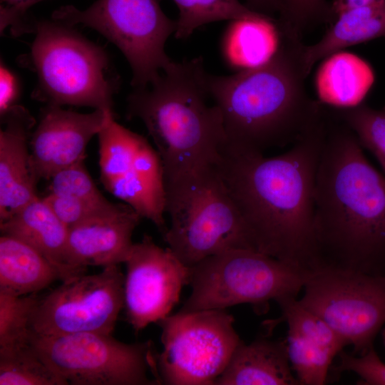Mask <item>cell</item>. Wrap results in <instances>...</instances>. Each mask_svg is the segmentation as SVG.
Segmentation results:
<instances>
[{
    "label": "cell",
    "instance_id": "6da1fadb",
    "mask_svg": "<svg viewBox=\"0 0 385 385\" xmlns=\"http://www.w3.org/2000/svg\"><path fill=\"white\" fill-rule=\"evenodd\" d=\"M284 153H263L225 141L215 166L255 250L309 270L319 262L314 234V184L328 112Z\"/></svg>",
    "mask_w": 385,
    "mask_h": 385
},
{
    "label": "cell",
    "instance_id": "7a4b0ae2",
    "mask_svg": "<svg viewBox=\"0 0 385 385\" xmlns=\"http://www.w3.org/2000/svg\"><path fill=\"white\" fill-rule=\"evenodd\" d=\"M314 198L320 262L370 273L385 260V176L370 164L355 133L332 107Z\"/></svg>",
    "mask_w": 385,
    "mask_h": 385
},
{
    "label": "cell",
    "instance_id": "3957f363",
    "mask_svg": "<svg viewBox=\"0 0 385 385\" xmlns=\"http://www.w3.org/2000/svg\"><path fill=\"white\" fill-rule=\"evenodd\" d=\"M277 29V48L264 63L230 76L207 75L229 144L263 152L294 143L322 113L324 104L312 100L305 86L302 36Z\"/></svg>",
    "mask_w": 385,
    "mask_h": 385
},
{
    "label": "cell",
    "instance_id": "277c9868",
    "mask_svg": "<svg viewBox=\"0 0 385 385\" xmlns=\"http://www.w3.org/2000/svg\"><path fill=\"white\" fill-rule=\"evenodd\" d=\"M207 73L202 57L173 61L128 96L129 115L144 123L156 146L165 188L214 164L225 141L220 111L207 101Z\"/></svg>",
    "mask_w": 385,
    "mask_h": 385
},
{
    "label": "cell",
    "instance_id": "5b68a950",
    "mask_svg": "<svg viewBox=\"0 0 385 385\" xmlns=\"http://www.w3.org/2000/svg\"><path fill=\"white\" fill-rule=\"evenodd\" d=\"M165 195L170 226L163 240L187 267L230 250H255L215 163L166 187Z\"/></svg>",
    "mask_w": 385,
    "mask_h": 385
},
{
    "label": "cell",
    "instance_id": "8992f818",
    "mask_svg": "<svg viewBox=\"0 0 385 385\" xmlns=\"http://www.w3.org/2000/svg\"><path fill=\"white\" fill-rule=\"evenodd\" d=\"M28 58L37 76L33 96L38 101L113 113L116 82L108 76L107 54L71 26L38 22Z\"/></svg>",
    "mask_w": 385,
    "mask_h": 385
},
{
    "label": "cell",
    "instance_id": "52a82bcc",
    "mask_svg": "<svg viewBox=\"0 0 385 385\" xmlns=\"http://www.w3.org/2000/svg\"><path fill=\"white\" fill-rule=\"evenodd\" d=\"M307 270L252 249L225 251L190 267L191 293L180 312L265 308L271 300L297 297Z\"/></svg>",
    "mask_w": 385,
    "mask_h": 385
},
{
    "label": "cell",
    "instance_id": "ba28073f",
    "mask_svg": "<svg viewBox=\"0 0 385 385\" xmlns=\"http://www.w3.org/2000/svg\"><path fill=\"white\" fill-rule=\"evenodd\" d=\"M55 21L95 29L114 43L132 69L131 85L143 88L172 63L165 51L176 21L169 19L157 0H98L85 10L66 6L56 10Z\"/></svg>",
    "mask_w": 385,
    "mask_h": 385
},
{
    "label": "cell",
    "instance_id": "9c48e42d",
    "mask_svg": "<svg viewBox=\"0 0 385 385\" xmlns=\"http://www.w3.org/2000/svg\"><path fill=\"white\" fill-rule=\"evenodd\" d=\"M225 309L170 314L158 324L163 350L154 354L158 384L214 385L241 339Z\"/></svg>",
    "mask_w": 385,
    "mask_h": 385
},
{
    "label": "cell",
    "instance_id": "30bf717a",
    "mask_svg": "<svg viewBox=\"0 0 385 385\" xmlns=\"http://www.w3.org/2000/svg\"><path fill=\"white\" fill-rule=\"evenodd\" d=\"M299 302L359 354L385 324V275L319 262L306 272Z\"/></svg>",
    "mask_w": 385,
    "mask_h": 385
},
{
    "label": "cell",
    "instance_id": "8fae6325",
    "mask_svg": "<svg viewBox=\"0 0 385 385\" xmlns=\"http://www.w3.org/2000/svg\"><path fill=\"white\" fill-rule=\"evenodd\" d=\"M31 344L43 361L68 384H156L150 342L127 344L111 334L84 332L61 335L32 333Z\"/></svg>",
    "mask_w": 385,
    "mask_h": 385
},
{
    "label": "cell",
    "instance_id": "7c38bea8",
    "mask_svg": "<svg viewBox=\"0 0 385 385\" xmlns=\"http://www.w3.org/2000/svg\"><path fill=\"white\" fill-rule=\"evenodd\" d=\"M125 275L118 265L80 274L38 298L31 319L33 333L111 334L124 307Z\"/></svg>",
    "mask_w": 385,
    "mask_h": 385
},
{
    "label": "cell",
    "instance_id": "4fadbf2b",
    "mask_svg": "<svg viewBox=\"0 0 385 385\" xmlns=\"http://www.w3.org/2000/svg\"><path fill=\"white\" fill-rule=\"evenodd\" d=\"M125 264L124 308L128 323L139 332L170 315L183 287L190 284V267L148 235L133 244Z\"/></svg>",
    "mask_w": 385,
    "mask_h": 385
},
{
    "label": "cell",
    "instance_id": "5bb4252c",
    "mask_svg": "<svg viewBox=\"0 0 385 385\" xmlns=\"http://www.w3.org/2000/svg\"><path fill=\"white\" fill-rule=\"evenodd\" d=\"M113 113L96 109L88 113L47 105L30 138V162L36 183L86 158L91 139L102 130Z\"/></svg>",
    "mask_w": 385,
    "mask_h": 385
},
{
    "label": "cell",
    "instance_id": "9a60e30c",
    "mask_svg": "<svg viewBox=\"0 0 385 385\" xmlns=\"http://www.w3.org/2000/svg\"><path fill=\"white\" fill-rule=\"evenodd\" d=\"M143 217L125 203L118 211L68 228L67 261L79 274L88 266L125 263L134 243L132 235Z\"/></svg>",
    "mask_w": 385,
    "mask_h": 385
},
{
    "label": "cell",
    "instance_id": "2e32d148",
    "mask_svg": "<svg viewBox=\"0 0 385 385\" xmlns=\"http://www.w3.org/2000/svg\"><path fill=\"white\" fill-rule=\"evenodd\" d=\"M1 121L0 222L38 197L29 143L35 119L26 108L16 104L1 115Z\"/></svg>",
    "mask_w": 385,
    "mask_h": 385
},
{
    "label": "cell",
    "instance_id": "e0dca14e",
    "mask_svg": "<svg viewBox=\"0 0 385 385\" xmlns=\"http://www.w3.org/2000/svg\"><path fill=\"white\" fill-rule=\"evenodd\" d=\"M150 220L163 235L168 230L164 215L166 195L159 154L143 136L132 163L106 188Z\"/></svg>",
    "mask_w": 385,
    "mask_h": 385
},
{
    "label": "cell",
    "instance_id": "ac0fdd59",
    "mask_svg": "<svg viewBox=\"0 0 385 385\" xmlns=\"http://www.w3.org/2000/svg\"><path fill=\"white\" fill-rule=\"evenodd\" d=\"M0 229L1 234L16 237L43 255L58 269L62 282L80 275L67 261L68 227L43 197L0 222Z\"/></svg>",
    "mask_w": 385,
    "mask_h": 385
},
{
    "label": "cell",
    "instance_id": "d6986e66",
    "mask_svg": "<svg viewBox=\"0 0 385 385\" xmlns=\"http://www.w3.org/2000/svg\"><path fill=\"white\" fill-rule=\"evenodd\" d=\"M215 385H297L286 339L258 338L235 349Z\"/></svg>",
    "mask_w": 385,
    "mask_h": 385
},
{
    "label": "cell",
    "instance_id": "ffe728a7",
    "mask_svg": "<svg viewBox=\"0 0 385 385\" xmlns=\"http://www.w3.org/2000/svg\"><path fill=\"white\" fill-rule=\"evenodd\" d=\"M385 38V1L339 14L316 43L304 46V61L309 74L319 60L345 47Z\"/></svg>",
    "mask_w": 385,
    "mask_h": 385
},
{
    "label": "cell",
    "instance_id": "44dd1931",
    "mask_svg": "<svg viewBox=\"0 0 385 385\" xmlns=\"http://www.w3.org/2000/svg\"><path fill=\"white\" fill-rule=\"evenodd\" d=\"M374 81L371 66L360 57L338 51L320 66L316 76L319 101L334 108H351L362 103Z\"/></svg>",
    "mask_w": 385,
    "mask_h": 385
},
{
    "label": "cell",
    "instance_id": "7402d4cb",
    "mask_svg": "<svg viewBox=\"0 0 385 385\" xmlns=\"http://www.w3.org/2000/svg\"><path fill=\"white\" fill-rule=\"evenodd\" d=\"M56 279H61L59 271L38 251L16 237L1 235L0 292L33 294Z\"/></svg>",
    "mask_w": 385,
    "mask_h": 385
},
{
    "label": "cell",
    "instance_id": "603a6c76",
    "mask_svg": "<svg viewBox=\"0 0 385 385\" xmlns=\"http://www.w3.org/2000/svg\"><path fill=\"white\" fill-rule=\"evenodd\" d=\"M277 21L274 18L232 21L223 43L227 61L242 69L266 62L279 43Z\"/></svg>",
    "mask_w": 385,
    "mask_h": 385
},
{
    "label": "cell",
    "instance_id": "cb8c5ba5",
    "mask_svg": "<svg viewBox=\"0 0 385 385\" xmlns=\"http://www.w3.org/2000/svg\"><path fill=\"white\" fill-rule=\"evenodd\" d=\"M179 10L175 36L186 38L205 24L223 20L273 18L255 11L239 0H173Z\"/></svg>",
    "mask_w": 385,
    "mask_h": 385
},
{
    "label": "cell",
    "instance_id": "d4e9b609",
    "mask_svg": "<svg viewBox=\"0 0 385 385\" xmlns=\"http://www.w3.org/2000/svg\"><path fill=\"white\" fill-rule=\"evenodd\" d=\"M0 385H68L31 344L0 348Z\"/></svg>",
    "mask_w": 385,
    "mask_h": 385
},
{
    "label": "cell",
    "instance_id": "484cf974",
    "mask_svg": "<svg viewBox=\"0 0 385 385\" xmlns=\"http://www.w3.org/2000/svg\"><path fill=\"white\" fill-rule=\"evenodd\" d=\"M98 136L101 180L106 188L132 163L143 136L118 123L113 116Z\"/></svg>",
    "mask_w": 385,
    "mask_h": 385
},
{
    "label": "cell",
    "instance_id": "4316f807",
    "mask_svg": "<svg viewBox=\"0 0 385 385\" xmlns=\"http://www.w3.org/2000/svg\"><path fill=\"white\" fill-rule=\"evenodd\" d=\"M286 342L289 363L299 384H325L330 366L337 354L290 330Z\"/></svg>",
    "mask_w": 385,
    "mask_h": 385
},
{
    "label": "cell",
    "instance_id": "83f0119b",
    "mask_svg": "<svg viewBox=\"0 0 385 385\" xmlns=\"http://www.w3.org/2000/svg\"><path fill=\"white\" fill-rule=\"evenodd\" d=\"M277 302L288 330L337 354L346 346L323 319L304 307L296 297H284Z\"/></svg>",
    "mask_w": 385,
    "mask_h": 385
},
{
    "label": "cell",
    "instance_id": "f1b7e54d",
    "mask_svg": "<svg viewBox=\"0 0 385 385\" xmlns=\"http://www.w3.org/2000/svg\"><path fill=\"white\" fill-rule=\"evenodd\" d=\"M335 114L355 133L385 171V106L374 109L361 103L351 108L332 107Z\"/></svg>",
    "mask_w": 385,
    "mask_h": 385
},
{
    "label": "cell",
    "instance_id": "f546056e",
    "mask_svg": "<svg viewBox=\"0 0 385 385\" xmlns=\"http://www.w3.org/2000/svg\"><path fill=\"white\" fill-rule=\"evenodd\" d=\"M38 299L34 294L18 296L0 292V348L31 342V319Z\"/></svg>",
    "mask_w": 385,
    "mask_h": 385
},
{
    "label": "cell",
    "instance_id": "4dcf8cb0",
    "mask_svg": "<svg viewBox=\"0 0 385 385\" xmlns=\"http://www.w3.org/2000/svg\"><path fill=\"white\" fill-rule=\"evenodd\" d=\"M279 25L300 36L309 28L333 21L331 3L326 0H279Z\"/></svg>",
    "mask_w": 385,
    "mask_h": 385
},
{
    "label": "cell",
    "instance_id": "1f68e13d",
    "mask_svg": "<svg viewBox=\"0 0 385 385\" xmlns=\"http://www.w3.org/2000/svg\"><path fill=\"white\" fill-rule=\"evenodd\" d=\"M43 198L68 228L88 220L115 212L124 205L113 203L106 198L89 200L50 192Z\"/></svg>",
    "mask_w": 385,
    "mask_h": 385
},
{
    "label": "cell",
    "instance_id": "d6a6232c",
    "mask_svg": "<svg viewBox=\"0 0 385 385\" xmlns=\"http://www.w3.org/2000/svg\"><path fill=\"white\" fill-rule=\"evenodd\" d=\"M84 160L56 173L50 179V193L89 200L105 199L88 173Z\"/></svg>",
    "mask_w": 385,
    "mask_h": 385
},
{
    "label": "cell",
    "instance_id": "836d02e7",
    "mask_svg": "<svg viewBox=\"0 0 385 385\" xmlns=\"http://www.w3.org/2000/svg\"><path fill=\"white\" fill-rule=\"evenodd\" d=\"M337 371H349L359 376L368 384L385 385V364L371 346L358 356L341 351Z\"/></svg>",
    "mask_w": 385,
    "mask_h": 385
},
{
    "label": "cell",
    "instance_id": "e575fe53",
    "mask_svg": "<svg viewBox=\"0 0 385 385\" xmlns=\"http://www.w3.org/2000/svg\"><path fill=\"white\" fill-rule=\"evenodd\" d=\"M41 1L42 0H1V31L8 26H11L12 29L17 32L23 31L21 26L22 16L30 6Z\"/></svg>",
    "mask_w": 385,
    "mask_h": 385
},
{
    "label": "cell",
    "instance_id": "d590c367",
    "mask_svg": "<svg viewBox=\"0 0 385 385\" xmlns=\"http://www.w3.org/2000/svg\"><path fill=\"white\" fill-rule=\"evenodd\" d=\"M20 95L18 77L2 62L0 66V114L16 105Z\"/></svg>",
    "mask_w": 385,
    "mask_h": 385
},
{
    "label": "cell",
    "instance_id": "8d00e7d4",
    "mask_svg": "<svg viewBox=\"0 0 385 385\" xmlns=\"http://www.w3.org/2000/svg\"><path fill=\"white\" fill-rule=\"evenodd\" d=\"M384 1L385 0H334L331 3V11L333 21L339 14L345 11Z\"/></svg>",
    "mask_w": 385,
    "mask_h": 385
},
{
    "label": "cell",
    "instance_id": "74e56055",
    "mask_svg": "<svg viewBox=\"0 0 385 385\" xmlns=\"http://www.w3.org/2000/svg\"><path fill=\"white\" fill-rule=\"evenodd\" d=\"M247 6L261 14L272 16L271 14L279 12V0H246Z\"/></svg>",
    "mask_w": 385,
    "mask_h": 385
}]
</instances>
